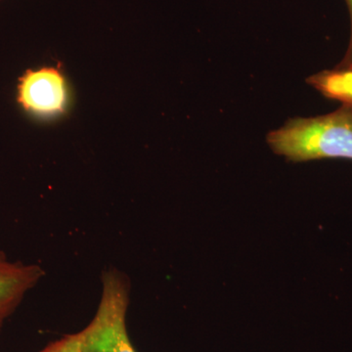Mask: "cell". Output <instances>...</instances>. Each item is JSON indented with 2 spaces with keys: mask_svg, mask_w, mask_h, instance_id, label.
<instances>
[{
  "mask_svg": "<svg viewBox=\"0 0 352 352\" xmlns=\"http://www.w3.org/2000/svg\"><path fill=\"white\" fill-rule=\"evenodd\" d=\"M344 1H346L347 9H349V19H351V38H349V48H347L346 56L338 66L339 69L346 68L352 64V0H344Z\"/></svg>",
  "mask_w": 352,
  "mask_h": 352,
  "instance_id": "7",
  "label": "cell"
},
{
  "mask_svg": "<svg viewBox=\"0 0 352 352\" xmlns=\"http://www.w3.org/2000/svg\"><path fill=\"white\" fill-rule=\"evenodd\" d=\"M100 302L92 320L78 333L82 352H138L127 332L131 302L129 276L115 267L101 275Z\"/></svg>",
  "mask_w": 352,
  "mask_h": 352,
  "instance_id": "2",
  "label": "cell"
},
{
  "mask_svg": "<svg viewBox=\"0 0 352 352\" xmlns=\"http://www.w3.org/2000/svg\"><path fill=\"white\" fill-rule=\"evenodd\" d=\"M17 91L21 107L34 117H57L68 107V85L63 74L53 67L28 69L20 78Z\"/></svg>",
  "mask_w": 352,
  "mask_h": 352,
  "instance_id": "3",
  "label": "cell"
},
{
  "mask_svg": "<svg viewBox=\"0 0 352 352\" xmlns=\"http://www.w3.org/2000/svg\"><path fill=\"white\" fill-rule=\"evenodd\" d=\"M39 352H82L78 333H69L44 346Z\"/></svg>",
  "mask_w": 352,
  "mask_h": 352,
  "instance_id": "6",
  "label": "cell"
},
{
  "mask_svg": "<svg viewBox=\"0 0 352 352\" xmlns=\"http://www.w3.org/2000/svg\"><path fill=\"white\" fill-rule=\"evenodd\" d=\"M346 69H352V64L349 65V67H346Z\"/></svg>",
  "mask_w": 352,
  "mask_h": 352,
  "instance_id": "8",
  "label": "cell"
},
{
  "mask_svg": "<svg viewBox=\"0 0 352 352\" xmlns=\"http://www.w3.org/2000/svg\"><path fill=\"white\" fill-rule=\"evenodd\" d=\"M307 82L327 98L352 108V69L337 68L320 72L309 76Z\"/></svg>",
  "mask_w": 352,
  "mask_h": 352,
  "instance_id": "5",
  "label": "cell"
},
{
  "mask_svg": "<svg viewBox=\"0 0 352 352\" xmlns=\"http://www.w3.org/2000/svg\"><path fill=\"white\" fill-rule=\"evenodd\" d=\"M266 140L275 154L294 163L352 160V108L342 105L327 115L289 119Z\"/></svg>",
  "mask_w": 352,
  "mask_h": 352,
  "instance_id": "1",
  "label": "cell"
},
{
  "mask_svg": "<svg viewBox=\"0 0 352 352\" xmlns=\"http://www.w3.org/2000/svg\"><path fill=\"white\" fill-rule=\"evenodd\" d=\"M45 276L38 264L10 261L0 250V333L25 296Z\"/></svg>",
  "mask_w": 352,
  "mask_h": 352,
  "instance_id": "4",
  "label": "cell"
}]
</instances>
